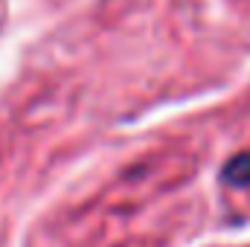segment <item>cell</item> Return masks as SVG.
Listing matches in <instances>:
<instances>
[{
    "instance_id": "6da1fadb",
    "label": "cell",
    "mask_w": 250,
    "mask_h": 247,
    "mask_svg": "<svg viewBox=\"0 0 250 247\" xmlns=\"http://www.w3.org/2000/svg\"><path fill=\"white\" fill-rule=\"evenodd\" d=\"M221 181L230 184V186H236V189L250 186V151H239V154H233V157L224 163Z\"/></svg>"
}]
</instances>
